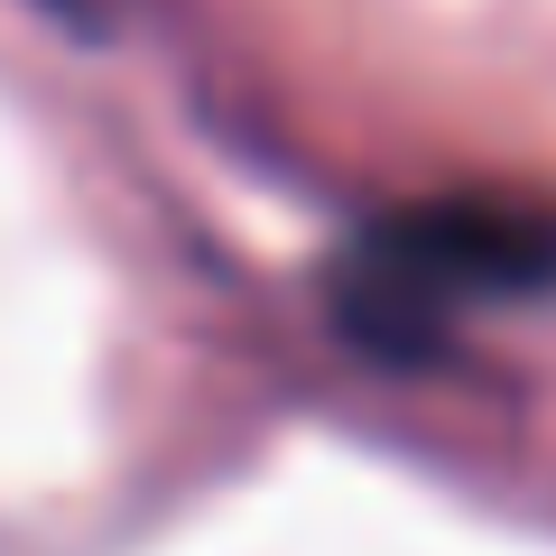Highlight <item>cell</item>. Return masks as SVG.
I'll return each mask as SVG.
<instances>
[{"label":"cell","instance_id":"6da1fadb","mask_svg":"<svg viewBox=\"0 0 556 556\" xmlns=\"http://www.w3.org/2000/svg\"><path fill=\"white\" fill-rule=\"evenodd\" d=\"M556 278V223L501 214V204H427L362 241L343 269V334L408 362L445 334V316L473 298H519Z\"/></svg>","mask_w":556,"mask_h":556}]
</instances>
